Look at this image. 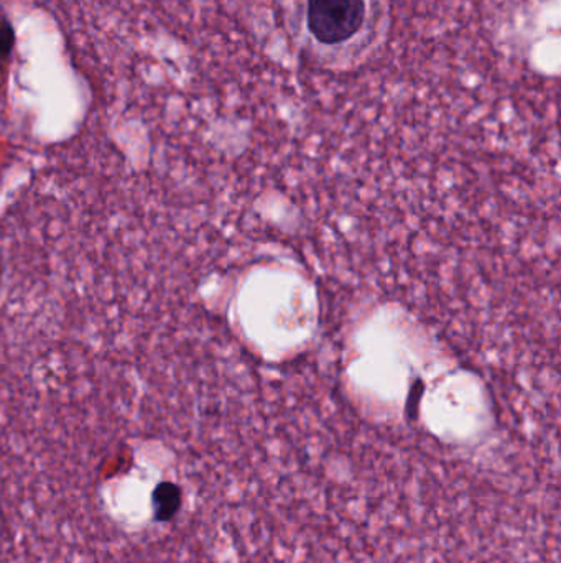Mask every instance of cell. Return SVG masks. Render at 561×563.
I'll return each mask as SVG.
<instances>
[{
  "instance_id": "6da1fadb",
  "label": "cell",
  "mask_w": 561,
  "mask_h": 563,
  "mask_svg": "<svg viewBox=\"0 0 561 563\" xmlns=\"http://www.w3.org/2000/svg\"><path fill=\"white\" fill-rule=\"evenodd\" d=\"M366 0H308L310 32L325 45L348 42L364 25Z\"/></svg>"
},
{
  "instance_id": "3957f363",
  "label": "cell",
  "mask_w": 561,
  "mask_h": 563,
  "mask_svg": "<svg viewBox=\"0 0 561 563\" xmlns=\"http://www.w3.org/2000/svg\"><path fill=\"white\" fill-rule=\"evenodd\" d=\"M13 48V30L5 19H0V62L7 58Z\"/></svg>"
},
{
  "instance_id": "7a4b0ae2",
  "label": "cell",
  "mask_w": 561,
  "mask_h": 563,
  "mask_svg": "<svg viewBox=\"0 0 561 563\" xmlns=\"http://www.w3.org/2000/svg\"><path fill=\"white\" fill-rule=\"evenodd\" d=\"M150 506L155 521L161 522V525L173 521L183 506V492L175 483H160L152 492Z\"/></svg>"
}]
</instances>
